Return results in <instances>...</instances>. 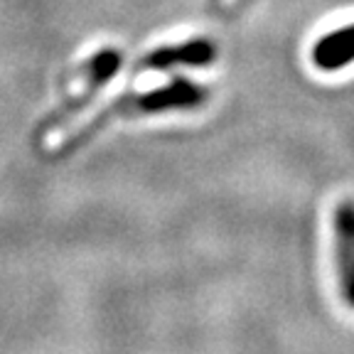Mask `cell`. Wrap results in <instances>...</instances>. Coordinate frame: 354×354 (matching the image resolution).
<instances>
[{"label":"cell","instance_id":"cell-1","mask_svg":"<svg viewBox=\"0 0 354 354\" xmlns=\"http://www.w3.org/2000/svg\"><path fill=\"white\" fill-rule=\"evenodd\" d=\"M335 249L344 300L354 308V202H342L335 209Z\"/></svg>","mask_w":354,"mask_h":354},{"label":"cell","instance_id":"cell-2","mask_svg":"<svg viewBox=\"0 0 354 354\" xmlns=\"http://www.w3.org/2000/svg\"><path fill=\"white\" fill-rule=\"evenodd\" d=\"M313 62L325 72H337L354 62V25L327 32L313 47Z\"/></svg>","mask_w":354,"mask_h":354}]
</instances>
